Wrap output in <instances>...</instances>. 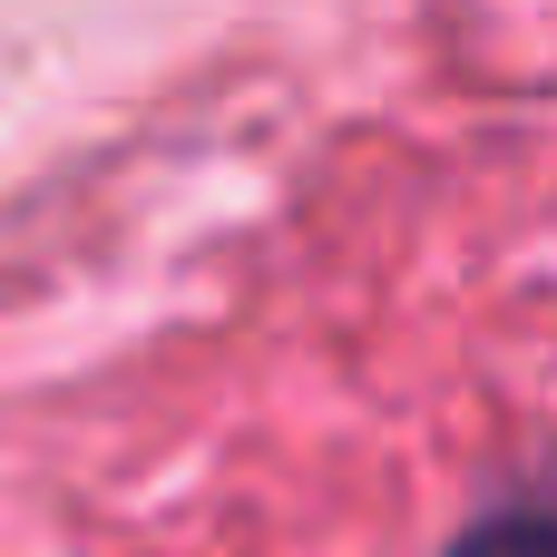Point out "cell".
<instances>
[{
    "mask_svg": "<svg viewBox=\"0 0 557 557\" xmlns=\"http://www.w3.org/2000/svg\"><path fill=\"white\" fill-rule=\"evenodd\" d=\"M450 557H557V519H499V529H470Z\"/></svg>",
    "mask_w": 557,
    "mask_h": 557,
    "instance_id": "1",
    "label": "cell"
}]
</instances>
